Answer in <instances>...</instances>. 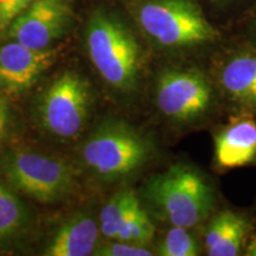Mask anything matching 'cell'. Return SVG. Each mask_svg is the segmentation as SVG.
Listing matches in <instances>:
<instances>
[{
  "label": "cell",
  "instance_id": "obj_18",
  "mask_svg": "<svg viewBox=\"0 0 256 256\" xmlns=\"http://www.w3.org/2000/svg\"><path fill=\"white\" fill-rule=\"evenodd\" d=\"M241 218V216L236 215L232 211H223L211 220L209 228L206 232V241H204L206 242V250L216 246Z\"/></svg>",
  "mask_w": 256,
  "mask_h": 256
},
{
  "label": "cell",
  "instance_id": "obj_1",
  "mask_svg": "<svg viewBox=\"0 0 256 256\" xmlns=\"http://www.w3.org/2000/svg\"><path fill=\"white\" fill-rule=\"evenodd\" d=\"M90 60L102 80L120 92L136 88L142 68V48L130 28L106 11L92 14L87 26Z\"/></svg>",
  "mask_w": 256,
  "mask_h": 256
},
{
  "label": "cell",
  "instance_id": "obj_10",
  "mask_svg": "<svg viewBox=\"0 0 256 256\" xmlns=\"http://www.w3.org/2000/svg\"><path fill=\"white\" fill-rule=\"evenodd\" d=\"M256 158V122L238 120L215 138V159L223 168H241Z\"/></svg>",
  "mask_w": 256,
  "mask_h": 256
},
{
  "label": "cell",
  "instance_id": "obj_17",
  "mask_svg": "<svg viewBox=\"0 0 256 256\" xmlns=\"http://www.w3.org/2000/svg\"><path fill=\"white\" fill-rule=\"evenodd\" d=\"M249 224L244 218L238 220L234 228L226 234L220 241L209 249L208 254L210 256H235L240 252L241 246L247 235Z\"/></svg>",
  "mask_w": 256,
  "mask_h": 256
},
{
  "label": "cell",
  "instance_id": "obj_7",
  "mask_svg": "<svg viewBox=\"0 0 256 256\" xmlns=\"http://www.w3.org/2000/svg\"><path fill=\"white\" fill-rule=\"evenodd\" d=\"M158 110L176 122H192L210 110L214 92L203 74L191 69H168L156 80Z\"/></svg>",
  "mask_w": 256,
  "mask_h": 256
},
{
  "label": "cell",
  "instance_id": "obj_4",
  "mask_svg": "<svg viewBox=\"0 0 256 256\" xmlns=\"http://www.w3.org/2000/svg\"><path fill=\"white\" fill-rule=\"evenodd\" d=\"M151 156V146L138 130L121 121L101 124L82 150L86 165L104 179L124 177L140 168Z\"/></svg>",
  "mask_w": 256,
  "mask_h": 256
},
{
  "label": "cell",
  "instance_id": "obj_15",
  "mask_svg": "<svg viewBox=\"0 0 256 256\" xmlns=\"http://www.w3.org/2000/svg\"><path fill=\"white\" fill-rule=\"evenodd\" d=\"M154 226L142 206H138L130 211L127 218L124 220L115 240L121 242L133 243L142 246L148 243L154 235Z\"/></svg>",
  "mask_w": 256,
  "mask_h": 256
},
{
  "label": "cell",
  "instance_id": "obj_11",
  "mask_svg": "<svg viewBox=\"0 0 256 256\" xmlns=\"http://www.w3.org/2000/svg\"><path fill=\"white\" fill-rule=\"evenodd\" d=\"M98 223L89 216L78 215L57 230L48 247V256H88L98 243Z\"/></svg>",
  "mask_w": 256,
  "mask_h": 256
},
{
  "label": "cell",
  "instance_id": "obj_16",
  "mask_svg": "<svg viewBox=\"0 0 256 256\" xmlns=\"http://www.w3.org/2000/svg\"><path fill=\"white\" fill-rule=\"evenodd\" d=\"M188 228L172 226L166 232L159 254L162 256H196L198 255L197 242L188 232Z\"/></svg>",
  "mask_w": 256,
  "mask_h": 256
},
{
  "label": "cell",
  "instance_id": "obj_13",
  "mask_svg": "<svg viewBox=\"0 0 256 256\" xmlns=\"http://www.w3.org/2000/svg\"><path fill=\"white\" fill-rule=\"evenodd\" d=\"M139 204L140 202L132 190H122L115 194L101 210L100 232L106 238L115 240L124 220Z\"/></svg>",
  "mask_w": 256,
  "mask_h": 256
},
{
  "label": "cell",
  "instance_id": "obj_20",
  "mask_svg": "<svg viewBox=\"0 0 256 256\" xmlns=\"http://www.w3.org/2000/svg\"><path fill=\"white\" fill-rule=\"evenodd\" d=\"M34 0H2L0 2V28L10 26L16 18L26 11Z\"/></svg>",
  "mask_w": 256,
  "mask_h": 256
},
{
  "label": "cell",
  "instance_id": "obj_22",
  "mask_svg": "<svg viewBox=\"0 0 256 256\" xmlns=\"http://www.w3.org/2000/svg\"><path fill=\"white\" fill-rule=\"evenodd\" d=\"M247 254L249 256H256V238L252 240V242L249 243L247 248Z\"/></svg>",
  "mask_w": 256,
  "mask_h": 256
},
{
  "label": "cell",
  "instance_id": "obj_2",
  "mask_svg": "<svg viewBox=\"0 0 256 256\" xmlns=\"http://www.w3.org/2000/svg\"><path fill=\"white\" fill-rule=\"evenodd\" d=\"M134 16L144 34L162 49H194L220 37L194 0H140Z\"/></svg>",
  "mask_w": 256,
  "mask_h": 256
},
{
  "label": "cell",
  "instance_id": "obj_23",
  "mask_svg": "<svg viewBox=\"0 0 256 256\" xmlns=\"http://www.w3.org/2000/svg\"><path fill=\"white\" fill-rule=\"evenodd\" d=\"M0 2H2V0H0Z\"/></svg>",
  "mask_w": 256,
  "mask_h": 256
},
{
  "label": "cell",
  "instance_id": "obj_14",
  "mask_svg": "<svg viewBox=\"0 0 256 256\" xmlns=\"http://www.w3.org/2000/svg\"><path fill=\"white\" fill-rule=\"evenodd\" d=\"M28 212L22 200L0 183V240L11 238L26 224Z\"/></svg>",
  "mask_w": 256,
  "mask_h": 256
},
{
  "label": "cell",
  "instance_id": "obj_3",
  "mask_svg": "<svg viewBox=\"0 0 256 256\" xmlns=\"http://www.w3.org/2000/svg\"><path fill=\"white\" fill-rule=\"evenodd\" d=\"M146 194L172 226L188 229L206 218L214 203L208 182L184 165L172 166L152 178Z\"/></svg>",
  "mask_w": 256,
  "mask_h": 256
},
{
  "label": "cell",
  "instance_id": "obj_9",
  "mask_svg": "<svg viewBox=\"0 0 256 256\" xmlns=\"http://www.w3.org/2000/svg\"><path fill=\"white\" fill-rule=\"evenodd\" d=\"M55 51L34 49L19 42L0 48V89L8 94H19L36 83L55 60Z\"/></svg>",
  "mask_w": 256,
  "mask_h": 256
},
{
  "label": "cell",
  "instance_id": "obj_5",
  "mask_svg": "<svg viewBox=\"0 0 256 256\" xmlns=\"http://www.w3.org/2000/svg\"><path fill=\"white\" fill-rule=\"evenodd\" d=\"M5 176L17 190L44 203L63 198L75 183V174L69 164L32 152H17L10 156Z\"/></svg>",
  "mask_w": 256,
  "mask_h": 256
},
{
  "label": "cell",
  "instance_id": "obj_21",
  "mask_svg": "<svg viewBox=\"0 0 256 256\" xmlns=\"http://www.w3.org/2000/svg\"><path fill=\"white\" fill-rule=\"evenodd\" d=\"M8 122V110L4 98H0V139L4 136Z\"/></svg>",
  "mask_w": 256,
  "mask_h": 256
},
{
  "label": "cell",
  "instance_id": "obj_6",
  "mask_svg": "<svg viewBox=\"0 0 256 256\" xmlns=\"http://www.w3.org/2000/svg\"><path fill=\"white\" fill-rule=\"evenodd\" d=\"M90 106L89 87L78 74H62L40 104V122L46 130L63 139L78 136L88 119Z\"/></svg>",
  "mask_w": 256,
  "mask_h": 256
},
{
  "label": "cell",
  "instance_id": "obj_8",
  "mask_svg": "<svg viewBox=\"0 0 256 256\" xmlns=\"http://www.w3.org/2000/svg\"><path fill=\"white\" fill-rule=\"evenodd\" d=\"M72 16V0H34L10 25V36L34 49H48L66 34Z\"/></svg>",
  "mask_w": 256,
  "mask_h": 256
},
{
  "label": "cell",
  "instance_id": "obj_12",
  "mask_svg": "<svg viewBox=\"0 0 256 256\" xmlns=\"http://www.w3.org/2000/svg\"><path fill=\"white\" fill-rule=\"evenodd\" d=\"M220 84L236 101L256 107V55L243 54L229 60L220 72Z\"/></svg>",
  "mask_w": 256,
  "mask_h": 256
},
{
  "label": "cell",
  "instance_id": "obj_19",
  "mask_svg": "<svg viewBox=\"0 0 256 256\" xmlns=\"http://www.w3.org/2000/svg\"><path fill=\"white\" fill-rule=\"evenodd\" d=\"M95 254L104 256H150L152 252L142 246L119 241L101 247Z\"/></svg>",
  "mask_w": 256,
  "mask_h": 256
}]
</instances>
